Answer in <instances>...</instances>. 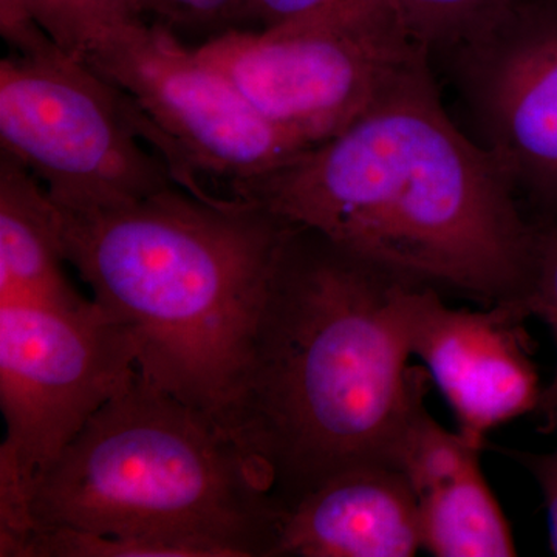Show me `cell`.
I'll use <instances>...</instances> for the list:
<instances>
[{
    "label": "cell",
    "mask_w": 557,
    "mask_h": 557,
    "mask_svg": "<svg viewBox=\"0 0 557 557\" xmlns=\"http://www.w3.org/2000/svg\"><path fill=\"white\" fill-rule=\"evenodd\" d=\"M231 196L401 276L525 307L539 228L443 108L429 53L346 129Z\"/></svg>",
    "instance_id": "1"
},
{
    "label": "cell",
    "mask_w": 557,
    "mask_h": 557,
    "mask_svg": "<svg viewBox=\"0 0 557 557\" xmlns=\"http://www.w3.org/2000/svg\"><path fill=\"white\" fill-rule=\"evenodd\" d=\"M418 281L293 225L223 428L278 508L350 469L391 465L429 373L410 368Z\"/></svg>",
    "instance_id": "2"
},
{
    "label": "cell",
    "mask_w": 557,
    "mask_h": 557,
    "mask_svg": "<svg viewBox=\"0 0 557 557\" xmlns=\"http://www.w3.org/2000/svg\"><path fill=\"white\" fill-rule=\"evenodd\" d=\"M58 215L65 262L126 330L138 372L223 426L293 225L252 201L182 186Z\"/></svg>",
    "instance_id": "3"
},
{
    "label": "cell",
    "mask_w": 557,
    "mask_h": 557,
    "mask_svg": "<svg viewBox=\"0 0 557 557\" xmlns=\"http://www.w3.org/2000/svg\"><path fill=\"white\" fill-rule=\"evenodd\" d=\"M278 512L228 431L138 370L40 472L30 498L32 530L170 539L209 557H274Z\"/></svg>",
    "instance_id": "4"
},
{
    "label": "cell",
    "mask_w": 557,
    "mask_h": 557,
    "mask_svg": "<svg viewBox=\"0 0 557 557\" xmlns=\"http://www.w3.org/2000/svg\"><path fill=\"white\" fill-rule=\"evenodd\" d=\"M0 61V146L73 212L123 207L172 186L170 143L86 58L42 30Z\"/></svg>",
    "instance_id": "5"
},
{
    "label": "cell",
    "mask_w": 557,
    "mask_h": 557,
    "mask_svg": "<svg viewBox=\"0 0 557 557\" xmlns=\"http://www.w3.org/2000/svg\"><path fill=\"white\" fill-rule=\"evenodd\" d=\"M137 370L126 330L94 299L0 302V556L32 530L36 478Z\"/></svg>",
    "instance_id": "6"
},
{
    "label": "cell",
    "mask_w": 557,
    "mask_h": 557,
    "mask_svg": "<svg viewBox=\"0 0 557 557\" xmlns=\"http://www.w3.org/2000/svg\"><path fill=\"white\" fill-rule=\"evenodd\" d=\"M196 50L304 149L346 129L403 70L431 53L394 3L271 30H230Z\"/></svg>",
    "instance_id": "7"
},
{
    "label": "cell",
    "mask_w": 557,
    "mask_h": 557,
    "mask_svg": "<svg viewBox=\"0 0 557 557\" xmlns=\"http://www.w3.org/2000/svg\"><path fill=\"white\" fill-rule=\"evenodd\" d=\"M86 61L129 95L170 143L180 186L196 196L214 197L200 174L226 180L233 190L307 150L263 119L196 47L157 22L124 28Z\"/></svg>",
    "instance_id": "8"
},
{
    "label": "cell",
    "mask_w": 557,
    "mask_h": 557,
    "mask_svg": "<svg viewBox=\"0 0 557 557\" xmlns=\"http://www.w3.org/2000/svg\"><path fill=\"white\" fill-rule=\"evenodd\" d=\"M463 89L515 193L557 219V0L520 2L457 50Z\"/></svg>",
    "instance_id": "9"
},
{
    "label": "cell",
    "mask_w": 557,
    "mask_h": 557,
    "mask_svg": "<svg viewBox=\"0 0 557 557\" xmlns=\"http://www.w3.org/2000/svg\"><path fill=\"white\" fill-rule=\"evenodd\" d=\"M527 318L522 304L450 309L434 285L418 282L410 289L412 355L448 399L458 432L480 448L494 429L537 412L544 387L531 358Z\"/></svg>",
    "instance_id": "10"
},
{
    "label": "cell",
    "mask_w": 557,
    "mask_h": 557,
    "mask_svg": "<svg viewBox=\"0 0 557 557\" xmlns=\"http://www.w3.org/2000/svg\"><path fill=\"white\" fill-rule=\"evenodd\" d=\"M483 448L440 426L423 401L410 413L397 468L416 496L424 549L437 557L518 556L511 528L487 486Z\"/></svg>",
    "instance_id": "11"
},
{
    "label": "cell",
    "mask_w": 557,
    "mask_h": 557,
    "mask_svg": "<svg viewBox=\"0 0 557 557\" xmlns=\"http://www.w3.org/2000/svg\"><path fill=\"white\" fill-rule=\"evenodd\" d=\"M420 549L416 496L391 465L350 469L278 512L274 557H412Z\"/></svg>",
    "instance_id": "12"
},
{
    "label": "cell",
    "mask_w": 557,
    "mask_h": 557,
    "mask_svg": "<svg viewBox=\"0 0 557 557\" xmlns=\"http://www.w3.org/2000/svg\"><path fill=\"white\" fill-rule=\"evenodd\" d=\"M58 207L39 180L0 152V302H70Z\"/></svg>",
    "instance_id": "13"
},
{
    "label": "cell",
    "mask_w": 557,
    "mask_h": 557,
    "mask_svg": "<svg viewBox=\"0 0 557 557\" xmlns=\"http://www.w3.org/2000/svg\"><path fill=\"white\" fill-rule=\"evenodd\" d=\"M145 20L141 0H0V27L32 22L60 49L81 58Z\"/></svg>",
    "instance_id": "14"
},
{
    "label": "cell",
    "mask_w": 557,
    "mask_h": 557,
    "mask_svg": "<svg viewBox=\"0 0 557 557\" xmlns=\"http://www.w3.org/2000/svg\"><path fill=\"white\" fill-rule=\"evenodd\" d=\"M418 42L432 50H460L505 20L519 0H395Z\"/></svg>",
    "instance_id": "15"
},
{
    "label": "cell",
    "mask_w": 557,
    "mask_h": 557,
    "mask_svg": "<svg viewBox=\"0 0 557 557\" xmlns=\"http://www.w3.org/2000/svg\"><path fill=\"white\" fill-rule=\"evenodd\" d=\"M14 557H209L203 548L170 539L98 534L69 527H35Z\"/></svg>",
    "instance_id": "16"
},
{
    "label": "cell",
    "mask_w": 557,
    "mask_h": 557,
    "mask_svg": "<svg viewBox=\"0 0 557 557\" xmlns=\"http://www.w3.org/2000/svg\"><path fill=\"white\" fill-rule=\"evenodd\" d=\"M146 20L180 33H208V38L251 24L252 0H141ZM205 39V40H207Z\"/></svg>",
    "instance_id": "17"
},
{
    "label": "cell",
    "mask_w": 557,
    "mask_h": 557,
    "mask_svg": "<svg viewBox=\"0 0 557 557\" xmlns=\"http://www.w3.org/2000/svg\"><path fill=\"white\" fill-rule=\"evenodd\" d=\"M387 3H395V0H252L251 24H258L259 30H271L346 16Z\"/></svg>",
    "instance_id": "18"
},
{
    "label": "cell",
    "mask_w": 557,
    "mask_h": 557,
    "mask_svg": "<svg viewBox=\"0 0 557 557\" xmlns=\"http://www.w3.org/2000/svg\"><path fill=\"white\" fill-rule=\"evenodd\" d=\"M542 417L545 420V429L557 434V406ZM508 454L533 475L541 487L548 515L549 544L557 556V445L555 449L544 454L527 450H508Z\"/></svg>",
    "instance_id": "19"
},
{
    "label": "cell",
    "mask_w": 557,
    "mask_h": 557,
    "mask_svg": "<svg viewBox=\"0 0 557 557\" xmlns=\"http://www.w3.org/2000/svg\"><path fill=\"white\" fill-rule=\"evenodd\" d=\"M555 406H557V366L552 381H549L547 386H544V391H542L541 403H539L536 413L544 416L545 412H548V410L555 408Z\"/></svg>",
    "instance_id": "20"
}]
</instances>
